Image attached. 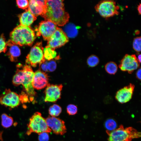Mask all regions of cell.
<instances>
[{
    "instance_id": "obj_11",
    "label": "cell",
    "mask_w": 141,
    "mask_h": 141,
    "mask_svg": "<svg viewBox=\"0 0 141 141\" xmlns=\"http://www.w3.org/2000/svg\"><path fill=\"white\" fill-rule=\"evenodd\" d=\"M46 124L53 133L56 134L63 135L67 132L65 122L59 118L49 116L45 119Z\"/></svg>"
},
{
    "instance_id": "obj_7",
    "label": "cell",
    "mask_w": 141,
    "mask_h": 141,
    "mask_svg": "<svg viewBox=\"0 0 141 141\" xmlns=\"http://www.w3.org/2000/svg\"><path fill=\"white\" fill-rule=\"evenodd\" d=\"M43 48L41 42L36 43L31 49L26 57V64L33 67L45 62Z\"/></svg>"
},
{
    "instance_id": "obj_9",
    "label": "cell",
    "mask_w": 141,
    "mask_h": 141,
    "mask_svg": "<svg viewBox=\"0 0 141 141\" xmlns=\"http://www.w3.org/2000/svg\"><path fill=\"white\" fill-rule=\"evenodd\" d=\"M140 63L135 55L126 54L121 60L119 67L121 70L131 74L139 67Z\"/></svg>"
},
{
    "instance_id": "obj_34",
    "label": "cell",
    "mask_w": 141,
    "mask_h": 141,
    "mask_svg": "<svg viewBox=\"0 0 141 141\" xmlns=\"http://www.w3.org/2000/svg\"><path fill=\"white\" fill-rule=\"evenodd\" d=\"M137 9L139 15H140L141 13V4L140 3H139L138 5Z\"/></svg>"
},
{
    "instance_id": "obj_22",
    "label": "cell",
    "mask_w": 141,
    "mask_h": 141,
    "mask_svg": "<svg viewBox=\"0 0 141 141\" xmlns=\"http://www.w3.org/2000/svg\"><path fill=\"white\" fill-rule=\"evenodd\" d=\"M1 118L2 125L4 128H9L13 124V118L6 114H2L1 116Z\"/></svg>"
},
{
    "instance_id": "obj_13",
    "label": "cell",
    "mask_w": 141,
    "mask_h": 141,
    "mask_svg": "<svg viewBox=\"0 0 141 141\" xmlns=\"http://www.w3.org/2000/svg\"><path fill=\"white\" fill-rule=\"evenodd\" d=\"M63 87L61 84L54 85L48 84L45 91V101L55 102L60 98Z\"/></svg>"
},
{
    "instance_id": "obj_26",
    "label": "cell",
    "mask_w": 141,
    "mask_h": 141,
    "mask_svg": "<svg viewBox=\"0 0 141 141\" xmlns=\"http://www.w3.org/2000/svg\"><path fill=\"white\" fill-rule=\"evenodd\" d=\"M141 37H138L134 38L133 41V48L138 52H140L141 51Z\"/></svg>"
},
{
    "instance_id": "obj_14",
    "label": "cell",
    "mask_w": 141,
    "mask_h": 141,
    "mask_svg": "<svg viewBox=\"0 0 141 141\" xmlns=\"http://www.w3.org/2000/svg\"><path fill=\"white\" fill-rule=\"evenodd\" d=\"M134 87V84L130 83L118 90L115 96L116 100L121 104L128 102L132 98Z\"/></svg>"
},
{
    "instance_id": "obj_18",
    "label": "cell",
    "mask_w": 141,
    "mask_h": 141,
    "mask_svg": "<svg viewBox=\"0 0 141 141\" xmlns=\"http://www.w3.org/2000/svg\"><path fill=\"white\" fill-rule=\"evenodd\" d=\"M8 46L9 47L7 54L11 61L15 62L21 53L20 49L17 45L13 43L10 40L7 42Z\"/></svg>"
},
{
    "instance_id": "obj_19",
    "label": "cell",
    "mask_w": 141,
    "mask_h": 141,
    "mask_svg": "<svg viewBox=\"0 0 141 141\" xmlns=\"http://www.w3.org/2000/svg\"><path fill=\"white\" fill-rule=\"evenodd\" d=\"M77 27L72 23L67 24L64 28V32L67 37L73 38L75 37L78 33Z\"/></svg>"
},
{
    "instance_id": "obj_24",
    "label": "cell",
    "mask_w": 141,
    "mask_h": 141,
    "mask_svg": "<svg viewBox=\"0 0 141 141\" xmlns=\"http://www.w3.org/2000/svg\"><path fill=\"white\" fill-rule=\"evenodd\" d=\"M61 108L58 105L54 104L51 106L49 109V113L51 116L56 117L59 116L62 112Z\"/></svg>"
},
{
    "instance_id": "obj_20",
    "label": "cell",
    "mask_w": 141,
    "mask_h": 141,
    "mask_svg": "<svg viewBox=\"0 0 141 141\" xmlns=\"http://www.w3.org/2000/svg\"><path fill=\"white\" fill-rule=\"evenodd\" d=\"M104 126L106 132H110L116 129L117 124L116 120L112 118H109L106 120L104 123Z\"/></svg>"
},
{
    "instance_id": "obj_1",
    "label": "cell",
    "mask_w": 141,
    "mask_h": 141,
    "mask_svg": "<svg viewBox=\"0 0 141 141\" xmlns=\"http://www.w3.org/2000/svg\"><path fill=\"white\" fill-rule=\"evenodd\" d=\"M63 0H45V8L41 15L45 21L56 25L63 26L69 21V16L65 10Z\"/></svg>"
},
{
    "instance_id": "obj_29",
    "label": "cell",
    "mask_w": 141,
    "mask_h": 141,
    "mask_svg": "<svg viewBox=\"0 0 141 141\" xmlns=\"http://www.w3.org/2000/svg\"><path fill=\"white\" fill-rule=\"evenodd\" d=\"M48 72H52L56 69L57 64L56 62L54 61L50 60L49 62L45 61Z\"/></svg>"
},
{
    "instance_id": "obj_33",
    "label": "cell",
    "mask_w": 141,
    "mask_h": 141,
    "mask_svg": "<svg viewBox=\"0 0 141 141\" xmlns=\"http://www.w3.org/2000/svg\"><path fill=\"white\" fill-rule=\"evenodd\" d=\"M141 68H140L136 72V75L137 78L139 80H141Z\"/></svg>"
},
{
    "instance_id": "obj_32",
    "label": "cell",
    "mask_w": 141,
    "mask_h": 141,
    "mask_svg": "<svg viewBox=\"0 0 141 141\" xmlns=\"http://www.w3.org/2000/svg\"><path fill=\"white\" fill-rule=\"evenodd\" d=\"M24 93V92L22 93L21 95L19 96L20 102L22 103L27 102L29 101L28 95Z\"/></svg>"
},
{
    "instance_id": "obj_31",
    "label": "cell",
    "mask_w": 141,
    "mask_h": 141,
    "mask_svg": "<svg viewBox=\"0 0 141 141\" xmlns=\"http://www.w3.org/2000/svg\"><path fill=\"white\" fill-rule=\"evenodd\" d=\"M38 139L39 141H48L49 136L48 133L44 132L39 134Z\"/></svg>"
},
{
    "instance_id": "obj_15",
    "label": "cell",
    "mask_w": 141,
    "mask_h": 141,
    "mask_svg": "<svg viewBox=\"0 0 141 141\" xmlns=\"http://www.w3.org/2000/svg\"><path fill=\"white\" fill-rule=\"evenodd\" d=\"M49 76L47 74L40 69L34 73L32 85L34 89L39 90L44 88L48 85Z\"/></svg>"
},
{
    "instance_id": "obj_27",
    "label": "cell",
    "mask_w": 141,
    "mask_h": 141,
    "mask_svg": "<svg viewBox=\"0 0 141 141\" xmlns=\"http://www.w3.org/2000/svg\"><path fill=\"white\" fill-rule=\"evenodd\" d=\"M8 46L7 42L2 34L0 37V53L5 52L7 50Z\"/></svg>"
},
{
    "instance_id": "obj_21",
    "label": "cell",
    "mask_w": 141,
    "mask_h": 141,
    "mask_svg": "<svg viewBox=\"0 0 141 141\" xmlns=\"http://www.w3.org/2000/svg\"><path fill=\"white\" fill-rule=\"evenodd\" d=\"M44 56L45 60L50 61L55 58L57 53L55 50L46 46L43 49Z\"/></svg>"
},
{
    "instance_id": "obj_30",
    "label": "cell",
    "mask_w": 141,
    "mask_h": 141,
    "mask_svg": "<svg viewBox=\"0 0 141 141\" xmlns=\"http://www.w3.org/2000/svg\"><path fill=\"white\" fill-rule=\"evenodd\" d=\"M16 3L19 8L25 9L28 7L29 2L27 0H17Z\"/></svg>"
},
{
    "instance_id": "obj_28",
    "label": "cell",
    "mask_w": 141,
    "mask_h": 141,
    "mask_svg": "<svg viewBox=\"0 0 141 141\" xmlns=\"http://www.w3.org/2000/svg\"><path fill=\"white\" fill-rule=\"evenodd\" d=\"M78 109L77 106L73 104H69L67 107V111L69 115H74L77 112Z\"/></svg>"
},
{
    "instance_id": "obj_17",
    "label": "cell",
    "mask_w": 141,
    "mask_h": 141,
    "mask_svg": "<svg viewBox=\"0 0 141 141\" xmlns=\"http://www.w3.org/2000/svg\"><path fill=\"white\" fill-rule=\"evenodd\" d=\"M19 17L20 25L27 27H30L37 19L28 9L20 15Z\"/></svg>"
},
{
    "instance_id": "obj_6",
    "label": "cell",
    "mask_w": 141,
    "mask_h": 141,
    "mask_svg": "<svg viewBox=\"0 0 141 141\" xmlns=\"http://www.w3.org/2000/svg\"><path fill=\"white\" fill-rule=\"evenodd\" d=\"M96 11L102 17L108 18L119 14V7L113 0H105L99 2L95 6Z\"/></svg>"
},
{
    "instance_id": "obj_8",
    "label": "cell",
    "mask_w": 141,
    "mask_h": 141,
    "mask_svg": "<svg viewBox=\"0 0 141 141\" xmlns=\"http://www.w3.org/2000/svg\"><path fill=\"white\" fill-rule=\"evenodd\" d=\"M69 41L68 38L61 28L57 27L56 30L48 41L46 46L53 49L64 45Z\"/></svg>"
},
{
    "instance_id": "obj_12",
    "label": "cell",
    "mask_w": 141,
    "mask_h": 141,
    "mask_svg": "<svg viewBox=\"0 0 141 141\" xmlns=\"http://www.w3.org/2000/svg\"><path fill=\"white\" fill-rule=\"evenodd\" d=\"M58 27L53 22L48 21H42L37 30V36L41 35L44 40L48 41Z\"/></svg>"
},
{
    "instance_id": "obj_16",
    "label": "cell",
    "mask_w": 141,
    "mask_h": 141,
    "mask_svg": "<svg viewBox=\"0 0 141 141\" xmlns=\"http://www.w3.org/2000/svg\"><path fill=\"white\" fill-rule=\"evenodd\" d=\"M28 10L35 17L41 15L45 8V0H31Z\"/></svg>"
},
{
    "instance_id": "obj_5",
    "label": "cell",
    "mask_w": 141,
    "mask_h": 141,
    "mask_svg": "<svg viewBox=\"0 0 141 141\" xmlns=\"http://www.w3.org/2000/svg\"><path fill=\"white\" fill-rule=\"evenodd\" d=\"M26 134L29 135L33 133L39 134L44 132L51 133L52 131L48 126L45 119L42 116L41 113L36 112L30 119L27 125Z\"/></svg>"
},
{
    "instance_id": "obj_4",
    "label": "cell",
    "mask_w": 141,
    "mask_h": 141,
    "mask_svg": "<svg viewBox=\"0 0 141 141\" xmlns=\"http://www.w3.org/2000/svg\"><path fill=\"white\" fill-rule=\"evenodd\" d=\"M108 135V141H131L141 137V132L132 127L124 128L123 125L112 131L106 132Z\"/></svg>"
},
{
    "instance_id": "obj_10",
    "label": "cell",
    "mask_w": 141,
    "mask_h": 141,
    "mask_svg": "<svg viewBox=\"0 0 141 141\" xmlns=\"http://www.w3.org/2000/svg\"><path fill=\"white\" fill-rule=\"evenodd\" d=\"M21 102L19 96L9 89H6L0 95V103L5 107L14 108Z\"/></svg>"
},
{
    "instance_id": "obj_25",
    "label": "cell",
    "mask_w": 141,
    "mask_h": 141,
    "mask_svg": "<svg viewBox=\"0 0 141 141\" xmlns=\"http://www.w3.org/2000/svg\"><path fill=\"white\" fill-rule=\"evenodd\" d=\"M99 60L98 57L94 55L89 56L87 59V63L89 66L94 67L97 66L99 63Z\"/></svg>"
},
{
    "instance_id": "obj_2",
    "label": "cell",
    "mask_w": 141,
    "mask_h": 141,
    "mask_svg": "<svg viewBox=\"0 0 141 141\" xmlns=\"http://www.w3.org/2000/svg\"><path fill=\"white\" fill-rule=\"evenodd\" d=\"M22 69L18 68L17 69L13 78L12 83L15 86L22 85L24 90L31 98V101H32L36 94L32 85L34 73L30 66L22 65Z\"/></svg>"
},
{
    "instance_id": "obj_23",
    "label": "cell",
    "mask_w": 141,
    "mask_h": 141,
    "mask_svg": "<svg viewBox=\"0 0 141 141\" xmlns=\"http://www.w3.org/2000/svg\"><path fill=\"white\" fill-rule=\"evenodd\" d=\"M105 69L106 72L110 74H114L117 72L118 67L117 64L114 62L111 61L105 65Z\"/></svg>"
},
{
    "instance_id": "obj_3",
    "label": "cell",
    "mask_w": 141,
    "mask_h": 141,
    "mask_svg": "<svg viewBox=\"0 0 141 141\" xmlns=\"http://www.w3.org/2000/svg\"><path fill=\"white\" fill-rule=\"evenodd\" d=\"M10 35L13 43L21 46H31L36 38L34 31L30 27L20 25L13 30Z\"/></svg>"
},
{
    "instance_id": "obj_35",
    "label": "cell",
    "mask_w": 141,
    "mask_h": 141,
    "mask_svg": "<svg viewBox=\"0 0 141 141\" xmlns=\"http://www.w3.org/2000/svg\"><path fill=\"white\" fill-rule=\"evenodd\" d=\"M141 54H140L139 55L138 57V58H137L139 62L140 63L141 62Z\"/></svg>"
}]
</instances>
